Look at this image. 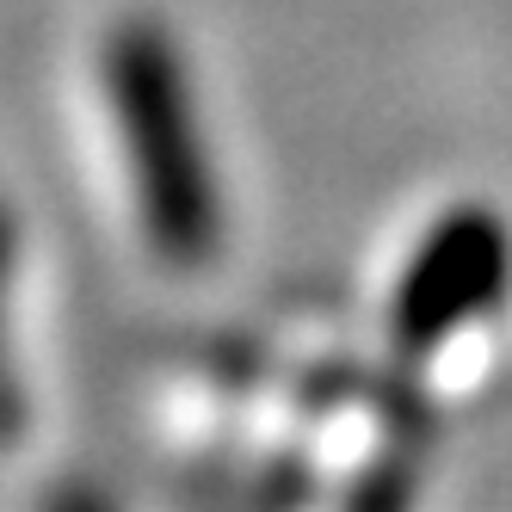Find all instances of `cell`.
Masks as SVG:
<instances>
[{
  "label": "cell",
  "instance_id": "6da1fadb",
  "mask_svg": "<svg viewBox=\"0 0 512 512\" xmlns=\"http://www.w3.org/2000/svg\"><path fill=\"white\" fill-rule=\"evenodd\" d=\"M105 99L130 155L142 235L161 253V266L198 272L223 247V192L204 155V130L192 112V81L179 44L155 19H130L105 38Z\"/></svg>",
  "mask_w": 512,
  "mask_h": 512
},
{
  "label": "cell",
  "instance_id": "7a4b0ae2",
  "mask_svg": "<svg viewBox=\"0 0 512 512\" xmlns=\"http://www.w3.org/2000/svg\"><path fill=\"white\" fill-rule=\"evenodd\" d=\"M512 290V229L488 204H457L420 235L389 303V340L401 358H432L469 321L494 315Z\"/></svg>",
  "mask_w": 512,
  "mask_h": 512
},
{
  "label": "cell",
  "instance_id": "3957f363",
  "mask_svg": "<svg viewBox=\"0 0 512 512\" xmlns=\"http://www.w3.org/2000/svg\"><path fill=\"white\" fill-rule=\"evenodd\" d=\"M13 247H19V229H13V210L0 204V445H13L25 432L31 408H25V383L7 358V278H13Z\"/></svg>",
  "mask_w": 512,
  "mask_h": 512
},
{
  "label": "cell",
  "instance_id": "277c9868",
  "mask_svg": "<svg viewBox=\"0 0 512 512\" xmlns=\"http://www.w3.org/2000/svg\"><path fill=\"white\" fill-rule=\"evenodd\" d=\"M414 494H420L414 463L401 451H383V457H371L358 469V482L340 500V512H414Z\"/></svg>",
  "mask_w": 512,
  "mask_h": 512
},
{
  "label": "cell",
  "instance_id": "5b68a950",
  "mask_svg": "<svg viewBox=\"0 0 512 512\" xmlns=\"http://www.w3.org/2000/svg\"><path fill=\"white\" fill-rule=\"evenodd\" d=\"M44 512H105V506H99L93 494H81V488H56Z\"/></svg>",
  "mask_w": 512,
  "mask_h": 512
}]
</instances>
